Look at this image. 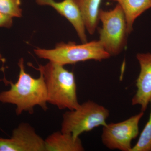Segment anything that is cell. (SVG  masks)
<instances>
[{
  "label": "cell",
  "instance_id": "obj_10",
  "mask_svg": "<svg viewBox=\"0 0 151 151\" xmlns=\"http://www.w3.org/2000/svg\"><path fill=\"white\" fill-rule=\"evenodd\" d=\"M45 151H83L84 148L79 137L61 131L53 132L45 140Z\"/></svg>",
  "mask_w": 151,
  "mask_h": 151
},
{
  "label": "cell",
  "instance_id": "obj_5",
  "mask_svg": "<svg viewBox=\"0 0 151 151\" xmlns=\"http://www.w3.org/2000/svg\"><path fill=\"white\" fill-rule=\"evenodd\" d=\"M99 20L102 27L99 30V41L111 56L119 55L127 45V21L123 9L117 4L113 9H100Z\"/></svg>",
  "mask_w": 151,
  "mask_h": 151
},
{
  "label": "cell",
  "instance_id": "obj_8",
  "mask_svg": "<svg viewBox=\"0 0 151 151\" xmlns=\"http://www.w3.org/2000/svg\"><path fill=\"white\" fill-rule=\"evenodd\" d=\"M140 71L136 80L137 92L132 98L133 105H139L144 112L151 99V53H138Z\"/></svg>",
  "mask_w": 151,
  "mask_h": 151
},
{
  "label": "cell",
  "instance_id": "obj_6",
  "mask_svg": "<svg viewBox=\"0 0 151 151\" xmlns=\"http://www.w3.org/2000/svg\"><path fill=\"white\" fill-rule=\"evenodd\" d=\"M144 114L141 111L123 122L103 126L101 135L103 145L110 150L131 151L132 141L139 135V124Z\"/></svg>",
  "mask_w": 151,
  "mask_h": 151
},
{
  "label": "cell",
  "instance_id": "obj_13",
  "mask_svg": "<svg viewBox=\"0 0 151 151\" xmlns=\"http://www.w3.org/2000/svg\"><path fill=\"white\" fill-rule=\"evenodd\" d=\"M151 110L148 121L142 131L137 142L133 146L131 151H151Z\"/></svg>",
  "mask_w": 151,
  "mask_h": 151
},
{
  "label": "cell",
  "instance_id": "obj_11",
  "mask_svg": "<svg viewBox=\"0 0 151 151\" xmlns=\"http://www.w3.org/2000/svg\"><path fill=\"white\" fill-rule=\"evenodd\" d=\"M118 3L124 12L127 21V31L130 34L136 19L151 8V0H108Z\"/></svg>",
  "mask_w": 151,
  "mask_h": 151
},
{
  "label": "cell",
  "instance_id": "obj_2",
  "mask_svg": "<svg viewBox=\"0 0 151 151\" xmlns=\"http://www.w3.org/2000/svg\"><path fill=\"white\" fill-rule=\"evenodd\" d=\"M35 68L43 76L47 91V103L60 110H73L80 105L77 94L75 76L56 63L49 61L44 65H39Z\"/></svg>",
  "mask_w": 151,
  "mask_h": 151
},
{
  "label": "cell",
  "instance_id": "obj_9",
  "mask_svg": "<svg viewBox=\"0 0 151 151\" xmlns=\"http://www.w3.org/2000/svg\"><path fill=\"white\" fill-rule=\"evenodd\" d=\"M39 5L48 6L54 9L60 14L67 19L72 24L82 43L87 42L86 28L81 12L74 0H36Z\"/></svg>",
  "mask_w": 151,
  "mask_h": 151
},
{
  "label": "cell",
  "instance_id": "obj_1",
  "mask_svg": "<svg viewBox=\"0 0 151 151\" xmlns=\"http://www.w3.org/2000/svg\"><path fill=\"white\" fill-rule=\"evenodd\" d=\"M18 65L19 72L17 81L13 83L6 80L11 88L0 93V102L15 105L17 116L24 112L33 114L37 106L47 111V91L43 76L40 73L38 78H34L27 73L22 58L19 60Z\"/></svg>",
  "mask_w": 151,
  "mask_h": 151
},
{
  "label": "cell",
  "instance_id": "obj_7",
  "mask_svg": "<svg viewBox=\"0 0 151 151\" xmlns=\"http://www.w3.org/2000/svg\"><path fill=\"white\" fill-rule=\"evenodd\" d=\"M0 151H45V140L28 123H22L9 139L0 137Z\"/></svg>",
  "mask_w": 151,
  "mask_h": 151
},
{
  "label": "cell",
  "instance_id": "obj_14",
  "mask_svg": "<svg viewBox=\"0 0 151 151\" xmlns=\"http://www.w3.org/2000/svg\"><path fill=\"white\" fill-rule=\"evenodd\" d=\"M21 0H0V12L14 18L22 15Z\"/></svg>",
  "mask_w": 151,
  "mask_h": 151
},
{
  "label": "cell",
  "instance_id": "obj_12",
  "mask_svg": "<svg viewBox=\"0 0 151 151\" xmlns=\"http://www.w3.org/2000/svg\"><path fill=\"white\" fill-rule=\"evenodd\" d=\"M80 10L86 29L92 35L99 21V14L102 0H74Z\"/></svg>",
  "mask_w": 151,
  "mask_h": 151
},
{
  "label": "cell",
  "instance_id": "obj_4",
  "mask_svg": "<svg viewBox=\"0 0 151 151\" xmlns=\"http://www.w3.org/2000/svg\"><path fill=\"white\" fill-rule=\"evenodd\" d=\"M109 114V110L104 106L88 100L76 109L63 113L60 131L78 138L84 132L105 126Z\"/></svg>",
  "mask_w": 151,
  "mask_h": 151
},
{
  "label": "cell",
  "instance_id": "obj_3",
  "mask_svg": "<svg viewBox=\"0 0 151 151\" xmlns=\"http://www.w3.org/2000/svg\"><path fill=\"white\" fill-rule=\"evenodd\" d=\"M36 55L49 61L63 65L73 64L89 60L101 61L111 57L99 40L77 44L74 42L57 43L53 49L37 48L34 50Z\"/></svg>",
  "mask_w": 151,
  "mask_h": 151
},
{
  "label": "cell",
  "instance_id": "obj_15",
  "mask_svg": "<svg viewBox=\"0 0 151 151\" xmlns=\"http://www.w3.org/2000/svg\"><path fill=\"white\" fill-rule=\"evenodd\" d=\"M13 18L0 12V27L10 28L13 23Z\"/></svg>",
  "mask_w": 151,
  "mask_h": 151
},
{
  "label": "cell",
  "instance_id": "obj_16",
  "mask_svg": "<svg viewBox=\"0 0 151 151\" xmlns=\"http://www.w3.org/2000/svg\"><path fill=\"white\" fill-rule=\"evenodd\" d=\"M3 60H4V58H3L2 55L0 53V63L1 62V61H3Z\"/></svg>",
  "mask_w": 151,
  "mask_h": 151
}]
</instances>
